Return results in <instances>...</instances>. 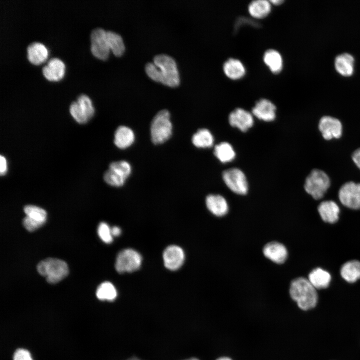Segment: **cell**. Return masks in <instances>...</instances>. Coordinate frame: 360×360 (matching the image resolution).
Instances as JSON below:
<instances>
[{
    "label": "cell",
    "instance_id": "6da1fadb",
    "mask_svg": "<svg viewBox=\"0 0 360 360\" xmlns=\"http://www.w3.org/2000/svg\"><path fill=\"white\" fill-rule=\"evenodd\" d=\"M145 70L148 76L156 82L170 87H176L180 84V74L176 62L168 54L156 55L152 62L146 64Z\"/></svg>",
    "mask_w": 360,
    "mask_h": 360
},
{
    "label": "cell",
    "instance_id": "7a4b0ae2",
    "mask_svg": "<svg viewBox=\"0 0 360 360\" xmlns=\"http://www.w3.org/2000/svg\"><path fill=\"white\" fill-rule=\"evenodd\" d=\"M316 290L308 279L300 277L292 282L290 294L299 308L306 310L314 308L317 304L318 296Z\"/></svg>",
    "mask_w": 360,
    "mask_h": 360
},
{
    "label": "cell",
    "instance_id": "3957f363",
    "mask_svg": "<svg viewBox=\"0 0 360 360\" xmlns=\"http://www.w3.org/2000/svg\"><path fill=\"white\" fill-rule=\"evenodd\" d=\"M36 268L38 272L46 277V281L50 284L59 282L68 274L67 264L55 258H47L40 261Z\"/></svg>",
    "mask_w": 360,
    "mask_h": 360
},
{
    "label": "cell",
    "instance_id": "277c9868",
    "mask_svg": "<svg viewBox=\"0 0 360 360\" xmlns=\"http://www.w3.org/2000/svg\"><path fill=\"white\" fill-rule=\"evenodd\" d=\"M170 113L166 110L158 112L153 118L150 124V136L154 144H162L172 136V125Z\"/></svg>",
    "mask_w": 360,
    "mask_h": 360
},
{
    "label": "cell",
    "instance_id": "5b68a950",
    "mask_svg": "<svg viewBox=\"0 0 360 360\" xmlns=\"http://www.w3.org/2000/svg\"><path fill=\"white\" fill-rule=\"evenodd\" d=\"M330 186L328 176L320 170L314 169L306 180L304 188L314 199L318 200L323 197Z\"/></svg>",
    "mask_w": 360,
    "mask_h": 360
},
{
    "label": "cell",
    "instance_id": "8992f818",
    "mask_svg": "<svg viewBox=\"0 0 360 360\" xmlns=\"http://www.w3.org/2000/svg\"><path fill=\"white\" fill-rule=\"evenodd\" d=\"M132 172V166L126 160L112 162L104 174V181L109 185L120 187L124 184Z\"/></svg>",
    "mask_w": 360,
    "mask_h": 360
},
{
    "label": "cell",
    "instance_id": "52a82bcc",
    "mask_svg": "<svg viewBox=\"0 0 360 360\" xmlns=\"http://www.w3.org/2000/svg\"><path fill=\"white\" fill-rule=\"evenodd\" d=\"M69 110L74 119L79 124L86 122L94 112L91 100L85 94L79 95L76 100L71 103Z\"/></svg>",
    "mask_w": 360,
    "mask_h": 360
},
{
    "label": "cell",
    "instance_id": "ba28073f",
    "mask_svg": "<svg viewBox=\"0 0 360 360\" xmlns=\"http://www.w3.org/2000/svg\"><path fill=\"white\" fill-rule=\"evenodd\" d=\"M142 258L140 254L132 248L124 249L117 256L115 268L119 273L134 272L140 267Z\"/></svg>",
    "mask_w": 360,
    "mask_h": 360
},
{
    "label": "cell",
    "instance_id": "9c48e42d",
    "mask_svg": "<svg viewBox=\"0 0 360 360\" xmlns=\"http://www.w3.org/2000/svg\"><path fill=\"white\" fill-rule=\"evenodd\" d=\"M106 31L102 28H96L90 34V51L95 57L102 60L108 58L110 51Z\"/></svg>",
    "mask_w": 360,
    "mask_h": 360
},
{
    "label": "cell",
    "instance_id": "30bf717a",
    "mask_svg": "<svg viewBox=\"0 0 360 360\" xmlns=\"http://www.w3.org/2000/svg\"><path fill=\"white\" fill-rule=\"evenodd\" d=\"M222 178L227 186L238 194H245L248 190V184L244 173L238 168H231L222 172Z\"/></svg>",
    "mask_w": 360,
    "mask_h": 360
},
{
    "label": "cell",
    "instance_id": "8fae6325",
    "mask_svg": "<svg viewBox=\"0 0 360 360\" xmlns=\"http://www.w3.org/2000/svg\"><path fill=\"white\" fill-rule=\"evenodd\" d=\"M343 205L352 209H360V184L349 182L344 184L338 192Z\"/></svg>",
    "mask_w": 360,
    "mask_h": 360
},
{
    "label": "cell",
    "instance_id": "7c38bea8",
    "mask_svg": "<svg viewBox=\"0 0 360 360\" xmlns=\"http://www.w3.org/2000/svg\"><path fill=\"white\" fill-rule=\"evenodd\" d=\"M318 128L323 138L326 140L338 138L342 135V125L340 122L330 116H324L320 118Z\"/></svg>",
    "mask_w": 360,
    "mask_h": 360
},
{
    "label": "cell",
    "instance_id": "4fadbf2b",
    "mask_svg": "<svg viewBox=\"0 0 360 360\" xmlns=\"http://www.w3.org/2000/svg\"><path fill=\"white\" fill-rule=\"evenodd\" d=\"M162 257L166 268L170 270H176L183 264L184 253L180 247L171 245L164 250Z\"/></svg>",
    "mask_w": 360,
    "mask_h": 360
},
{
    "label": "cell",
    "instance_id": "5bb4252c",
    "mask_svg": "<svg viewBox=\"0 0 360 360\" xmlns=\"http://www.w3.org/2000/svg\"><path fill=\"white\" fill-rule=\"evenodd\" d=\"M230 124L242 132H246L254 124L252 114L242 108H237L232 112L228 116Z\"/></svg>",
    "mask_w": 360,
    "mask_h": 360
},
{
    "label": "cell",
    "instance_id": "9a60e30c",
    "mask_svg": "<svg viewBox=\"0 0 360 360\" xmlns=\"http://www.w3.org/2000/svg\"><path fill=\"white\" fill-rule=\"evenodd\" d=\"M64 62L58 58L49 59L42 69L43 76L50 81L60 80L64 76Z\"/></svg>",
    "mask_w": 360,
    "mask_h": 360
},
{
    "label": "cell",
    "instance_id": "2e32d148",
    "mask_svg": "<svg viewBox=\"0 0 360 360\" xmlns=\"http://www.w3.org/2000/svg\"><path fill=\"white\" fill-rule=\"evenodd\" d=\"M264 256L276 264H282L288 257V250L282 244L272 242L265 245L262 250Z\"/></svg>",
    "mask_w": 360,
    "mask_h": 360
},
{
    "label": "cell",
    "instance_id": "e0dca14e",
    "mask_svg": "<svg viewBox=\"0 0 360 360\" xmlns=\"http://www.w3.org/2000/svg\"><path fill=\"white\" fill-rule=\"evenodd\" d=\"M276 107L270 100L262 98L258 100L252 109V114L258 118L266 122L276 118Z\"/></svg>",
    "mask_w": 360,
    "mask_h": 360
},
{
    "label": "cell",
    "instance_id": "ac0fdd59",
    "mask_svg": "<svg viewBox=\"0 0 360 360\" xmlns=\"http://www.w3.org/2000/svg\"><path fill=\"white\" fill-rule=\"evenodd\" d=\"M26 58L32 64L38 65L43 62L48 58V50L42 43L34 42L26 47Z\"/></svg>",
    "mask_w": 360,
    "mask_h": 360
},
{
    "label": "cell",
    "instance_id": "d6986e66",
    "mask_svg": "<svg viewBox=\"0 0 360 360\" xmlns=\"http://www.w3.org/2000/svg\"><path fill=\"white\" fill-rule=\"evenodd\" d=\"M206 204L208 209L216 216H222L228 212V202L220 195L213 194L208 195L206 199Z\"/></svg>",
    "mask_w": 360,
    "mask_h": 360
},
{
    "label": "cell",
    "instance_id": "ffe728a7",
    "mask_svg": "<svg viewBox=\"0 0 360 360\" xmlns=\"http://www.w3.org/2000/svg\"><path fill=\"white\" fill-rule=\"evenodd\" d=\"M134 132L128 126H120L114 132V144L119 148H128L134 143Z\"/></svg>",
    "mask_w": 360,
    "mask_h": 360
},
{
    "label": "cell",
    "instance_id": "44dd1931",
    "mask_svg": "<svg viewBox=\"0 0 360 360\" xmlns=\"http://www.w3.org/2000/svg\"><path fill=\"white\" fill-rule=\"evenodd\" d=\"M318 209L324 221L334 223L338 220L340 208L335 202L332 200L324 201L319 204Z\"/></svg>",
    "mask_w": 360,
    "mask_h": 360
},
{
    "label": "cell",
    "instance_id": "7402d4cb",
    "mask_svg": "<svg viewBox=\"0 0 360 360\" xmlns=\"http://www.w3.org/2000/svg\"><path fill=\"white\" fill-rule=\"evenodd\" d=\"M354 57L348 53H344L337 56L334 60L336 70L342 76H351L354 69Z\"/></svg>",
    "mask_w": 360,
    "mask_h": 360
},
{
    "label": "cell",
    "instance_id": "603a6c76",
    "mask_svg": "<svg viewBox=\"0 0 360 360\" xmlns=\"http://www.w3.org/2000/svg\"><path fill=\"white\" fill-rule=\"evenodd\" d=\"M223 70L225 74L232 80L241 78L246 72L243 64L240 60L234 58H229L225 62Z\"/></svg>",
    "mask_w": 360,
    "mask_h": 360
},
{
    "label": "cell",
    "instance_id": "cb8c5ba5",
    "mask_svg": "<svg viewBox=\"0 0 360 360\" xmlns=\"http://www.w3.org/2000/svg\"><path fill=\"white\" fill-rule=\"evenodd\" d=\"M308 280L316 289L325 288L330 284L331 276L327 271L316 268L309 274Z\"/></svg>",
    "mask_w": 360,
    "mask_h": 360
},
{
    "label": "cell",
    "instance_id": "d4e9b609",
    "mask_svg": "<svg viewBox=\"0 0 360 360\" xmlns=\"http://www.w3.org/2000/svg\"><path fill=\"white\" fill-rule=\"evenodd\" d=\"M340 274L348 282H354L360 278V262L350 260L341 268Z\"/></svg>",
    "mask_w": 360,
    "mask_h": 360
},
{
    "label": "cell",
    "instance_id": "484cf974",
    "mask_svg": "<svg viewBox=\"0 0 360 360\" xmlns=\"http://www.w3.org/2000/svg\"><path fill=\"white\" fill-rule=\"evenodd\" d=\"M264 61L274 73H278L282 69V57L280 53L275 50H267L264 55Z\"/></svg>",
    "mask_w": 360,
    "mask_h": 360
},
{
    "label": "cell",
    "instance_id": "4316f807",
    "mask_svg": "<svg viewBox=\"0 0 360 360\" xmlns=\"http://www.w3.org/2000/svg\"><path fill=\"white\" fill-rule=\"evenodd\" d=\"M270 1L267 0H253L248 5V12L254 18H263L270 12Z\"/></svg>",
    "mask_w": 360,
    "mask_h": 360
},
{
    "label": "cell",
    "instance_id": "83f0119b",
    "mask_svg": "<svg viewBox=\"0 0 360 360\" xmlns=\"http://www.w3.org/2000/svg\"><path fill=\"white\" fill-rule=\"evenodd\" d=\"M106 36L110 50L116 56H121L125 50L124 44L121 36L111 30H106Z\"/></svg>",
    "mask_w": 360,
    "mask_h": 360
},
{
    "label": "cell",
    "instance_id": "f1b7e54d",
    "mask_svg": "<svg viewBox=\"0 0 360 360\" xmlns=\"http://www.w3.org/2000/svg\"><path fill=\"white\" fill-rule=\"evenodd\" d=\"M214 142L213 136L206 128L198 130L192 137V144L199 148H210L213 145Z\"/></svg>",
    "mask_w": 360,
    "mask_h": 360
},
{
    "label": "cell",
    "instance_id": "f546056e",
    "mask_svg": "<svg viewBox=\"0 0 360 360\" xmlns=\"http://www.w3.org/2000/svg\"><path fill=\"white\" fill-rule=\"evenodd\" d=\"M214 152L215 156L223 163L232 161L236 156L232 146L226 142H220L216 145Z\"/></svg>",
    "mask_w": 360,
    "mask_h": 360
},
{
    "label": "cell",
    "instance_id": "4dcf8cb0",
    "mask_svg": "<svg viewBox=\"0 0 360 360\" xmlns=\"http://www.w3.org/2000/svg\"><path fill=\"white\" fill-rule=\"evenodd\" d=\"M96 296L100 300L112 301L116 298L117 292L111 282H105L98 286L96 291Z\"/></svg>",
    "mask_w": 360,
    "mask_h": 360
},
{
    "label": "cell",
    "instance_id": "1f68e13d",
    "mask_svg": "<svg viewBox=\"0 0 360 360\" xmlns=\"http://www.w3.org/2000/svg\"><path fill=\"white\" fill-rule=\"evenodd\" d=\"M26 216L32 220L44 224L46 220V212L43 208L33 205H27L24 208Z\"/></svg>",
    "mask_w": 360,
    "mask_h": 360
},
{
    "label": "cell",
    "instance_id": "d6a6232c",
    "mask_svg": "<svg viewBox=\"0 0 360 360\" xmlns=\"http://www.w3.org/2000/svg\"><path fill=\"white\" fill-rule=\"evenodd\" d=\"M98 233L100 238L104 242L110 244L112 242L111 228L107 224L104 222H100L98 226Z\"/></svg>",
    "mask_w": 360,
    "mask_h": 360
},
{
    "label": "cell",
    "instance_id": "836d02e7",
    "mask_svg": "<svg viewBox=\"0 0 360 360\" xmlns=\"http://www.w3.org/2000/svg\"><path fill=\"white\" fill-rule=\"evenodd\" d=\"M22 222L24 228L30 232H33L44 224L34 221L26 216L24 218Z\"/></svg>",
    "mask_w": 360,
    "mask_h": 360
},
{
    "label": "cell",
    "instance_id": "e575fe53",
    "mask_svg": "<svg viewBox=\"0 0 360 360\" xmlns=\"http://www.w3.org/2000/svg\"><path fill=\"white\" fill-rule=\"evenodd\" d=\"M14 360H32V358L28 350L20 348L15 352Z\"/></svg>",
    "mask_w": 360,
    "mask_h": 360
},
{
    "label": "cell",
    "instance_id": "d590c367",
    "mask_svg": "<svg viewBox=\"0 0 360 360\" xmlns=\"http://www.w3.org/2000/svg\"><path fill=\"white\" fill-rule=\"evenodd\" d=\"M0 173L1 176L4 175L7 172L6 160L3 156H0Z\"/></svg>",
    "mask_w": 360,
    "mask_h": 360
},
{
    "label": "cell",
    "instance_id": "8d00e7d4",
    "mask_svg": "<svg viewBox=\"0 0 360 360\" xmlns=\"http://www.w3.org/2000/svg\"><path fill=\"white\" fill-rule=\"evenodd\" d=\"M353 161L360 169V148L356 150L352 154Z\"/></svg>",
    "mask_w": 360,
    "mask_h": 360
},
{
    "label": "cell",
    "instance_id": "74e56055",
    "mask_svg": "<svg viewBox=\"0 0 360 360\" xmlns=\"http://www.w3.org/2000/svg\"><path fill=\"white\" fill-rule=\"evenodd\" d=\"M111 233L112 236H118L120 234V228L118 226H113L111 228Z\"/></svg>",
    "mask_w": 360,
    "mask_h": 360
},
{
    "label": "cell",
    "instance_id": "f35d334b",
    "mask_svg": "<svg viewBox=\"0 0 360 360\" xmlns=\"http://www.w3.org/2000/svg\"><path fill=\"white\" fill-rule=\"evenodd\" d=\"M270 3H272L274 4H279L284 2L282 0H270Z\"/></svg>",
    "mask_w": 360,
    "mask_h": 360
},
{
    "label": "cell",
    "instance_id": "ab89813d",
    "mask_svg": "<svg viewBox=\"0 0 360 360\" xmlns=\"http://www.w3.org/2000/svg\"><path fill=\"white\" fill-rule=\"evenodd\" d=\"M216 360H232L230 358L226 356H222Z\"/></svg>",
    "mask_w": 360,
    "mask_h": 360
},
{
    "label": "cell",
    "instance_id": "60d3db41",
    "mask_svg": "<svg viewBox=\"0 0 360 360\" xmlns=\"http://www.w3.org/2000/svg\"><path fill=\"white\" fill-rule=\"evenodd\" d=\"M128 360H140L137 358L133 357V358L128 359Z\"/></svg>",
    "mask_w": 360,
    "mask_h": 360
},
{
    "label": "cell",
    "instance_id": "b9f144b4",
    "mask_svg": "<svg viewBox=\"0 0 360 360\" xmlns=\"http://www.w3.org/2000/svg\"><path fill=\"white\" fill-rule=\"evenodd\" d=\"M186 360H198L196 358H189V359Z\"/></svg>",
    "mask_w": 360,
    "mask_h": 360
}]
</instances>
